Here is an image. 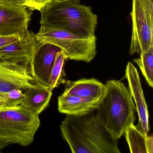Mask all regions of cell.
I'll return each instance as SVG.
<instances>
[{"instance_id": "obj_12", "label": "cell", "mask_w": 153, "mask_h": 153, "mask_svg": "<svg viewBox=\"0 0 153 153\" xmlns=\"http://www.w3.org/2000/svg\"><path fill=\"white\" fill-rule=\"evenodd\" d=\"M64 94L91 98L100 102L104 95L105 85L95 79H83L66 82Z\"/></svg>"}, {"instance_id": "obj_21", "label": "cell", "mask_w": 153, "mask_h": 153, "mask_svg": "<svg viewBox=\"0 0 153 153\" xmlns=\"http://www.w3.org/2000/svg\"><path fill=\"white\" fill-rule=\"evenodd\" d=\"M0 2L10 5L25 6V0H0Z\"/></svg>"}, {"instance_id": "obj_22", "label": "cell", "mask_w": 153, "mask_h": 153, "mask_svg": "<svg viewBox=\"0 0 153 153\" xmlns=\"http://www.w3.org/2000/svg\"><path fill=\"white\" fill-rule=\"evenodd\" d=\"M7 146V145H6V144L0 143V153H1V150L3 149V148L6 147V146Z\"/></svg>"}, {"instance_id": "obj_23", "label": "cell", "mask_w": 153, "mask_h": 153, "mask_svg": "<svg viewBox=\"0 0 153 153\" xmlns=\"http://www.w3.org/2000/svg\"><path fill=\"white\" fill-rule=\"evenodd\" d=\"M1 94H0V96H1Z\"/></svg>"}, {"instance_id": "obj_9", "label": "cell", "mask_w": 153, "mask_h": 153, "mask_svg": "<svg viewBox=\"0 0 153 153\" xmlns=\"http://www.w3.org/2000/svg\"><path fill=\"white\" fill-rule=\"evenodd\" d=\"M59 47L49 43H40L36 50L29 68L30 74L38 84L48 87L50 75Z\"/></svg>"}, {"instance_id": "obj_19", "label": "cell", "mask_w": 153, "mask_h": 153, "mask_svg": "<svg viewBox=\"0 0 153 153\" xmlns=\"http://www.w3.org/2000/svg\"><path fill=\"white\" fill-rule=\"evenodd\" d=\"M54 0H25V6L31 10L40 11L45 5Z\"/></svg>"}, {"instance_id": "obj_16", "label": "cell", "mask_w": 153, "mask_h": 153, "mask_svg": "<svg viewBox=\"0 0 153 153\" xmlns=\"http://www.w3.org/2000/svg\"><path fill=\"white\" fill-rule=\"evenodd\" d=\"M68 59V57L62 51L58 53L51 72L48 84V87L52 91L61 84H65L67 82V80L65 79L66 75L64 67L65 61Z\"/></svg>"}, {"instance_id": "obj_24", "label": "cell", "mask_w": 153, "mask_h": 153, "mask_svg": "<svg viewBox=\"0 0 153 153\" xmlns=\"http://www.w3.org/2000/svg\"><path fill=\"white\" fill-rule=\"evenodd\" d=\"M152 1H153V0H152Z\"/></svg>"}, {"instance_id": "obj_7", "label": "cell", "mask_w": 153, "mask_h": 153, "mask_svg": "<svg viewBox=\"0 0 153 153\" xmlns=\"http://www.w3.org/2000/svg\"><path fill=\"white\" fill-rule=\"evenodd\" d=\"M38 84L30 74L28 66L0 59V94L14 89L24 92Z\"/></svg>"}, {"instance_id": "obj_4", "label": "cell", "mask_w": 153, "mask_h": 153, "mask_svg": "<svg viewBox=\"0 0 153 153\" xmlns=\"http://www.w3.org/2000/svg\"><path fill=\"white\" fill-rule=\"evenodd\" d=\"M40 124L39 114L22 104L0 107V143L28 146Z\"/></svg>"}, {"instance_id": "obj_13", "label": "cell", "mask_w": 153, "mask_h": 153, "mask_svg": "<svg viewBox=\"0 0 153 153\" xmlns=\"http://www.w3.org/2000/svg\"><path fill=\"white\" fill-rule=\"evenodd\" d=\"M99 102L91 98H85L63 94L58 97V110L67 115H83L96 111Z\"/></svg>"}, {"instance_id": "obj_18", "label": "cell", "mask_w": 153, "mask_h": 153, "mask_svg": "<svg viewBox=\"0 0 153 153\" xmlns=\"http://www.w3.org/2000/svg\"><path fill=\"white\" fill-rule=\"evenodd\" d=\"M25 98L22 90L14 89L1 94L0 96V107H14L22 104Z\"/></svg>"}, {"instance_id": "obj_10", "label": "cell", "mask_w": 153, "mask_h": 153, "mask_svg": "<svg viewBox=\"0 0 153 153\" xmlns=\"http://www.w3.org/2000/svg\"><path fill=\"white\" fill-rule=\"evenodd\" d=\"M40 44L36 34L27 30L20 39L0 49V59L28 66Z\"/></svg>"}, {"instance_id": "obj_2", "label": "cell", "mask_w": 153, "mask_h": 153, "mask_svg": "<svg viewBox=\"0 0 153 153\" xmlns=\"http://www.w3.org/2000/svg\"><path fill=\"white\" fill-rule=\"evenodd\" d=\"M40 11L41 26L62 29L81 38L95 36L97 16L79 0H54Z\"/></svg>"}, {"instance_id": "obj_20", "label": "cell", "mask_w": 153, "mask_h": 153, "mask_svg": "<svg viewBox=\"0 0 153 153\" xmlns=\"http://www.w3.org/2000/svg\"><path fill=\"white\" fill-rule=\"evenodd\" d=\"M24 33L12 35L0 36V49L20 39Z\"/></svg>"}, {"instance_id": "obj_17", "label": "cell", "mask_w": 153, "mask_h": 153, "mask_svg": "<svg viewBox=\"0 0 153 153\" xmlns=\"http://www.w3.org/2000/svg\"><path fill=\"white\" fill-rule=\"evenodd\" d=\"M133 61L137 64L150 87H153V46L148 51L140 54Z\"/></svg>"}, {"instance_id": "obj_14", "label": "cell", "mask_w": 153, "mask_h": 153, "mask_svg": "<svg viewBox=\"0 0 153 153\" xmlns=\"http://www.w3.org/2000/svg\"><path fill=\"white\" fill-rule=\"evenodd\" d=\"M23 92L25 98L22 104L38 114L49 106L52 95V91L49 87L39 84Z\"/></svg>"}, {"instance_id": "obj_3", "label": "cell", "mask_w": 153, "mask_h": 153, "mask_svg": "<svg viewBox=\"0 0 153 153\" xmlns=\"http://www.w3.org/2000/svg\"><path fill=\"white\" fill-rule=\"evenodd\" d=\"M104 95L97 109V116L107 130L118 140L127 128L134 124L136 107L129 90L123 82L108 80Z\"/></svg>"}, {"instance_id": "obj_11", "label": "cell", "mask_w": 153, "mask_h": 153, "mask_svg": "<svg viewBox=\"0 0 153 153\" xmlns=\"http://www.w3.org/2000/svg\"><path fill=\"white\" fill-rule=\"evenodd\" d=\"M125 78L128 83L130 93L135 101L136 110L138 116V123L136 126L148 135L149 127L147 105L137 70L131 62H128L126 66Z\"/></svg>"}, {"instance_id": "obj_8", "label": "cell", "mask_w": 153, "mask_h": 153, "mask_svg": "<svg viewBox=\"0 0 153 153\" xmlns=\"http://www.w3.org/2000/svg\"><path fill=\"white\" fill-rule=\"evenodd\" d=\"M31 15L25 6L0 2V36L12 35L26 31Z\"/></svg>"}, {"instance_id": "obj_1", "label": "cell", "mask_w": 153, "mask_h": 153, "mask_svg": "<svg viewBox=\"0 0 153 153\" xmlns=\"http://www.w3.org/2000/svg\"><path fill=\"white\" fill-rule=\"evenodd\" d=\"M62 136L73 153H120L117 140L94 111L83 115H67L60 125Z\"/></svg>"}, {"instance_id": "obj_15", "label": "cell", "mask_w": 153, "mask_h": 153, "mask_svg": "<svg viewBox=\"0 0 153 153\" xmlns=\"http://www.w3.org/2000/svg\"><path fill=\"white\" fill-rule=\"evenodd\" d=\"M124 134L131 153H153V136L145 134L134 124L127 128Z\"/></svg>"}, {"instance_id": "obj_6", "label": "cell", "mask_w": 153, "mask_h": 153, "mask_svg": "<svg viewBox=\"0 0 153 153\" xmlns=\"http://www.w3.org/2000/svg\"><path fill=\"white\" fill-rule=\"evenodd\" d=\"M132 28L129 53L140 54L153 46V1L132 0Z\"/></svg>"}, {"instance_id": "obj_5", "label": "cell", "mask_w": 153, "mask_h": 153, "mask_svg": "<svg viewBox=\"0 0 153 153\" xmlns=\"http://www.w3.org/2000/svg\"><path fill=\"white\" fill-rule=\"evenodd\" d=\"M36 35L40 43H49L59 47L68 59L89 62L96 55L97 37L81 38L59 28L41 26Z\"/></svg>"}]
</instances>
